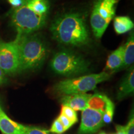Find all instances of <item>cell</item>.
Returning a JSON list of instances; mask_svg holds the SVG:
<instances>
[{"mask_svg":"<svg viewBox=\"0 0 134 134\" xmlns=\"http://www.w3.org/2000/svg\"><path fill=\"white\" fill-rule=\"evenodd\" d=\"M53 37L65 45L82 46L89 42V33L85 20L78 14H67L58 18L52 24Z\"/></svg>","mask_w":134,"mask_h":134,"instance_id":"obj_1","label":"cell"},{"mask_svg":"<svg viewBox=\"0 0 134 134\" xmlns=\"http://www.w3.org/2000/svg\"><path fill=\"white\" fill-rule=\"evenodd\" d=\"M19 52V71L34 70L42 65L47 56V48L37 35L17 36L15 38Z\"/></svg>","mask_w":134,"mask_h":134,"instance_id":"obj_2","label":"cell"},{"mask_svg":"<svg viewBox=\"0 0 134 134\" xmlns=\"http://www.w3.org/2000/svg\"><path fill=\"white\" fill-rule=\"evenodd\" d=\"M11 21L18 32L17 36H24L42 29L46 24V14H37L26 1L22 6L14 9Z\"/></svg>","mask_w":134,"mask_h":134,"instance_id":"obj_3","label":"cell"},{"mask_svg":"<svg viewBox=\"0 0 134 134\" xmlns=\"http://www.w3.org/2000/svg\"><path fill=\"white\" fill-rule=\"evenodd\" d=\"M110 76L109 73L103 71L98 74L64 80L55 85V90L65 95L86 93L94 90L98 84L109 80Z\"/></svg>","mask_w":134,"mask_h":134,"instance_id":"obj_4","label":"cell"},{"mask_svg":"<svg viewBox=\"0 0 134 134\" xmlns=\"http://www.w3.org/2000/svg\"><path fill=\"white\" fill-rule=\"evenodd\" d=\"M50 66L57 74L69 76L86 71L88 63L81 57L72 52L61 51L53 56Z\"/></svg>","mask_w":134,"mask_h":134,"instance_id":"obj_5","label":"cell"},{"mask_svg":"<svg viewBox=\"0 0 134 134\" xmlns=\"http://www.w3.org/2000/svg\"><path fill=\"white\" fill-rule=\"evenodd\" d=\"M19 58L16 40L9 42L0 41V68L5 75L19 72Z\"/></svg>","mask_w":134,"mask_h":134,"instance_id":"obj_6","label":"cell"},{"mask_svg":"<svg viewBox=\"0 0 134 134\" xmlns=\"http://www.w3.org/2000/svg\"><path fill=\"white\" fill-rule=\"evenodd\" d=\"M103 114L98 110L87 108L82 110L81 120L78 133L94 134L103 126Z\"/></svg>","mask_w":134,"mask_h":134,"instance_id":"obj_7","label":"cell"},{"mask_svg":"<svg viewBox=\"0 0 134 134\" xmlns=\"http://www.w3.org/2000/svg\"><path fill=\"white\" fill-rule=\"evenodd\" d=\"M91 96V94L86 93L65 95L62 98V104L63 105L70 107L75 111H82L88 108V101Z\"/></svg>","mask_w":134,"mask_h":134,"instance_id":"obj_8","label":"cell"},{"mask_svg":"<svg viewBox=\"0 0 134 134\" xmlns=\"http://www.w3.org/2000/svg\"><path fill=\"white\" fill-rule=\"evenodd\" d=\"M27 126L11 120L6 114L0 109V130L3 134H21Z\"/></svg>","mask_w":134,"mask_h":134,"instance_id":"obj_9","label":"cell"},{"mask_svg":"<svg viewBox=\"0 0 134 134\" xmlns=\"http://www.w3.org/2000/svg\"><path fill=\"white\" fill-rule=\"evenodd\" d=\"M90 21H91V25L94 35L98 38H99L103 36L110 22V20L104 19L99 14L98 12V6L96 3L94 6Z\"/></svg>","mask_w":134,"mask_h":134,"instance_id":"obj_10","label":"cell"},{"mask_svg":"<svg viewBox=\"0 0 134 134\" xmlns=\"http://www.w3.org/2000/svg\"><path fill=\"white\" fill-rule=\"evenodd\" d=\"M134 91V71L133 66L129 70L127 75L122 80L117 93L119 99L125 98L133 93Z\"/></svg>","mask_w":134,"mask_h":134,"instance_id":"obj_11","label":"cell"},{"mask_svg":"<svg viewBox=\"0 0 134 134\" xmlns=\"http://www.w3.org/2000/svg\"><path fill=\"white\" fill-rule=\"evenodd\" d=\"M124 46L119 47L109 56L104 70L115 71L122 68L124 63Z\"/></svg>","mask_w":134,"mask_h":134,"instance_id":"obj_12","label":"cell"},{"mask_svg":"<svg viewBox=\"0 0 134 134\" xmlns=\"http://www.w3.org/2000/svg\"><path fill=\"white\" fill-rule=\"evenodd\" d=\"M118 0H98L96 3L98 12L104 19L111 21L114 16Z\"/></svg>","mask_w":134,"mask_h":134,"instance_id":"obj_13","label":"cell"},{"mask_svg":"<svg viewBox=\"0 0 134 134\" xmlns=\"http://www.w3.org/2000/svg\"><path fill=\"white\" fill-rule=\"evenodd\" d=\"M110 101V99L100 94H94L91 95L88 101V108L98 110L103 114L108 104Z\"/></svg>","mask_w":134,"mask_h":134,"instance_id":"obj_14","label":"cell"},{"mask_svg":"<svg viewBox=\"0 0 134 134\" xmlns=\"http://www.w3.org/2000/svg\"><path fill=\"white\" fill-rule=\"evenodd\" d=\"M114 27L118 34H122L131 31L133 28V23L128 16H117L114 21Z\"/></svg>","mask_w":134,"mask_h":134,"instance_id":"obj_15","label":"cell"},{"mask_svg":"<svg viewBox=\"0 0 134 134\" xmlns=\"http://www.w3.org/2000/svg\"><path fill=\"white\" fill-rule=\"evenodd\" d=\"M124 46V63L122 68H127L133 64L134 61L133 33L130 35L126 43Z\"/></svg>","mask_w":134,"mask_h":134,"instance_id":"obj_16","label":"cell"},{"mask_svg":"<svg viewBox=\"0 0 134 134\" xmlns=\"http://www.w3.org/2000/svg\"><path fill=\"white\" fill-rule=\"evenodd\" d=\"M28 6L38 14H46L48 4L46 0H26Z\"/></svg>","mask_w":134,"mask_h":134,"instance_id":"obj_17","label":"cell"},{"mask_svg":"<svg viewBox=\"0 0 134 134\" xmlns=\"http://www.w3.org/2000/svg\"><path fill=\"white\" fill-rule=\"evenodd\" d=\"M60 114L67 117L73 124H75L78 121V116H77L76 111L73 110V109L70 108V107L62 105Z\"/></svg>","mask_w":134,"mask_h":134,"instance_id":"obj_18","label":"cell"},{"mask_svg":"<svg viewBox=\"0 0 134 134\" xmlns=\"http://www.w3.org/2000/svg\"><path fill=\"white\" fill-rule=\"evenodd\" d=\"M114 113V105L110 100L107 106L106 109L103 114L104 124H110L113 121Z\"/></svg>","mask_w":134,"mask_h":134,"instance_id":"obj_19","label":"cell"},{"mask_svg":"<svg viewBox=\"0 0 134 134\" xmlns=\"http://www.w3.org/2000/svg\"><path fill=\"white\" fill-rule=\"evenodd\" d=\"M66 131L64 127L58 118H57L54 121H53L52 125L50 129L49 130L50 133H55V134H62Z\"/></svg>","mask_w":134,"mask_h":134,"instance_id":"obj_20","label":"cell"},{"mask_svg":"<svg viewBox=\"0 0 134 134\" xmlns=\"http://www.w3.org/2000/svg\"><path fill=\"white\" fill-rule=\"evenodd\" d=\"M21 134H50L49 130L38 127H27L26 130Z\"/></svg>","mask_w":134,"mask_h":134,"instance_id":"obj_21","label":"cell"},{"mask_svg":"<svg viewBox=\"0 0 134 134\" xmlns=\"http://www.w3.org/2000/svg\"><path fill=\"white\" fill-rule=\"evenodd\" d=\"M124 129L126 134H134V118L133 114L130 117L127 124L124 126Z\"/></svg>","mask_w":134,"mask_h":134,"instance_id":"obj_22","label":"cell"},{"mask_svg":"<svg viewBox=\"0 0 134 134\" xmlns=\"http://www.w3.org/2000/svg\"><path fill=\"white\" fill-rule=\"evenodd\" d=\"M58 118L60 120V121L61 122V123L63 124L65 130H68L72 125H74L67 117H65L63 114H60Z\"/></svg>","mask_w":134,"mask_h":134,"instance_id":"obj_23","label":"cell"},{"mask_svg":"<svg viewBox=\"0 0 134 134\" xmlns=\"http://www.w3.org/2000/svg\"><path fill=\"white\" fill-rule=\"evenodd\" d=\"M10 4L14 8H19L24 3L23 0H8Z\"/></svg>","mask_w":134,"mask_h":134,"instance_id":"obj_24","label":"cell"},{"mask_svg":"<svg viewBox=\"0 0 134 134\" xmlns=\"http://www.w3.org/2000/svg\"><path fill=\"white\" fill-rule=\"evenodd\" d=\"M116 130H117V132L115 134H126L124 129V126H122V125H117Z\"/></svg>","mask_w":134,"mask_h":134,"instance_id":"obj_25","label":"cell"},{"mask_svg":"<svg viewBox=\"0 0 134 134\" xmlns=\"http://www.w3.org/2000/svg\"><path fill=\"white\" fill-rule=\"evenodd\" d=\"M6 81V76H5L4 73L0 68V86L3 85Z\"/></svg>","mask_w":134,"mask_h":134,"instance_id":"obj_26","label":"cell"},{"mask_svg":"<svg viewBox=\"0 0 134 134\" xmlns=\"http://www.w3.org/2000/svg\"><path fill=\"white\" fill-rule=\"evenodd\" d=\"M99 134H107V133H104V132H101V133H100Z\"/></svg>","mask_w":134,"mask_h":134,"instance_id":"obj_27","label":"cell"},{"mask_svg":"<svg viewBox=\"0 0 134 134\" xmlns=\"http://www.w3.org/2000/svg\"><path fill=\"white\" fill-rule=\"evenodd\" d=\"M1 108V104H0V109Z\"/></svg>","mask_w":134,"mask_h":134,"instance_id":"obj_28","label":"cell"},{"mask_svg":"<svg viewBox=\"0 0 134 134\" xmlns=\"http://www.w3.org/2000/svg\"><path fill=\"white\" fill-rule=\"evenodd\" d=\"M23 1H24V2H25V1H26V0H23Z\"/></svg>","mask_w":134,"mask_h":134,"instance_id":"obj_29","label":"cell"},{"mask_svg":"<svg viewBox=\"0 0 134 134\" xmlns=\"http://www.w3.org/2000/svg\"><path fill=\"white\" fill-rule=\"evenodd\" d=\"M52 134H55V133H52Z\"/></svg>","mask_w":134,"mask_h":134,"instance_id":"obj_30","label":"cell"}]
</instances>
